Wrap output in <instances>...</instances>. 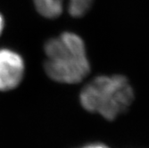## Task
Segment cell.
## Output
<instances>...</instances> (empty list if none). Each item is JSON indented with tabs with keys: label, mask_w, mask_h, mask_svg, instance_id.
<instances>
[{
	"label": "cell",
	"mask_w": 149,
	"mask_h": 148,
	"mask_svg": "<svg viewBox=\"0 0 149 148\" xmlns=\"http://www.w3.org/2000/svg\"><path fill=\"white\" fill-rule=\"evenodd\" d=\"M45 53L47 56L45 70L53 80L75 84L89 73L84 42L72 32H64L58 38L49 39L45 45Z\"/></svg>",
	"instance_id": "obj_1"
},
{
	"label": "cell",
	"mask_w": 149,
	"mask_h": 148,
	"mask_svg": "<svg viewBox=\"0 0 149 148\" xmlns=\"http://www.w3.org/2000/svg\"><path fill=\"white\" fill-rule=\"evenodd\" d=\"M80 103L91 113L113 120L128 110L134 94L128 79L120 75L100 76L90 81L80 93Z\"/></svg>",
	"instance_id": "obj_2"
},
{
	"label": "cell",
	"mask_w": 149,
	"mask_h": 148,
	"mask_svg": "<svg viewBox=\"0 0 149 148\" xmlns=\"http://www.w3.org/2000/svg\"><path fill=\"white\" fill-rule=\"evenodd\" d=\"M24 72L23 60L17 53L0 49V90L15 88L22 81Z\"/></svg>",
	"instance_id": "obj_3"
},
{
	"label": "cell",
	"mask_w": 149,
	"mask_h": 148,
	"mask_svg": "<svg viewBox=\"0 0 149 148\" xmlns=\"http://www.w3.org/2000/svg\"><path fill=\"white\" fill-rule=\"evenodd\" d=\"M94 0H67L69 13L73 17H81L92 6ZM34 6L42 16L53 19L56 18L63 10L64 0H33Z\"/></svg>",
	"instance_id": "obj_4"
},
{
	"label": "cell",
	"mask_w": 149,
	"mask_h": 148,
	"mask_svg": "<svg viewBox=\"0 0 149 148\" xmlns=\"http://www.w3.org/2000/svg\"><path fill=\"white\" fill-rule=\"evenodd\" d=\"M84 148H108L107 146L101 145V144H95V145H89L85 146Z\"/></svg>",
	"instance_id": "obj_5"
},
{
	"label": "cell",
	"mask_w": 149,
	"mask_h": 148,
	"mask_svg": "<svg viewBox=\"0 0 149 148\" xmlns=\"http://www.w3.org/2000/svg\"><path fill=\"white\" fill-rule=\"evenodd\" d=\"M3 27H4V20H3L2 15H0V34H1V32H2Z\"/></svg>",
	"instance_id": "obj_6"
}]
</instances>
